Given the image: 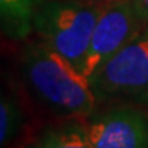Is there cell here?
<instances>
[{
    "mask_svg": "<svg viewBox=\"0 0 148 148\" xmlns=\"http://www.w3.org/2000/svg\"><path fill=\"white\" fill-rule=\"evenodd\" d=\"M21 75L37 103L58 116L90 115L97 104L89 78L41 40L22 49Z\"/></svg>",
    "mask_w": 148,
    "mask_h": 148,
    "instance_id": "6da1fadb",
    "label": "cell"
},
{
    "mask_svg": "<svg viewBox=\"0 0 148 148\" xmlns=\"http://www.w3.org/2000/svg\"><path fill=\"white\" fill-rule=\"evenodd\" d=\"M101 10V4L89 1L45 0L34 16L33 30L81 71Z\"/></svg>",
    "mask_w": 148,
    "mask_h": 148,
    "instance_id": "7a4b0ae2",
    "label": "cell"
},
{
    "mask_svg": "<svg viewBox=\"0 0 148 148\" xmlns=\"http://www.w3.org/2000/svg\"><path fill=\"white\" fill-rule=\"evenodd\" d=\"M97 101L148 104V25L89 78Z\"/></svg>",
    "mask_w": 148,
    "mask_h": 148,
    "instance_id": "3957f363",
    "label": "cell"
},
{
    "mask_svg": "<svg viewBox=\"0 0 148 148\" xmlns=\"http://www.w3.org/2000/svg\"><path fill=\"white\" fill-rule=\"evenodd\" d=\"M145 26L136 14L132 0L103 5L82 64V74L90 78L107 59L115 55Z\"/></svg>",
    "mask_w": 148,
    "mask_h": 148,
    "instance_id": "277c9868",
    "label": "cell"
},
{
    "mask_svg": "<svg viewBox=\"0 0 148 148\" xmlns=\"http://www.w3.org/2000/svg\"><path fill=\"white\" fill-rule=\"evenodd\" d=\"M84 125L93 148H148V112L132 104L96 114Z\"/></svg>",
    "mask_w": 148,
    "mask_h": 148,
    "instance_id": "5b68a950",
    "label": "cell"
},
{
    "mask_svg": "<svg viewBox=\"0 0 148 148\" xmlns=\"http://www.w3.org/2000/svg\"><path fill=\"white\" fill-rule=\"evenodd\" d=\"M1 27L8 37L22 38L33 30V21L45 0H0Z\"/></svg>",
    "mask_w": 148,
    "mask_h": 148,
    "instance_id": "8992f818",
    "label": "cell"
},
{
    "mask_svg": "<svg viewBox=\"0 0 148 148\" xmlns=\"http://www.w3.org/2000/svg\"><path fill=\"white\" fill-rule=\"evenodd\" d=\"M30 148H93L84 123L64 122L41 133Z\"/></svg>",
    "mask_w": 148,
    "mask_h": 148,
    "instance_id": "52a82bcc",
    "label": "cell"
},
{
    "mask_svg": "<svg viewBox=\"0 0 148 148\" xmlns=\"http://www.w3.org/2000/svg\"><path fill=\"white\" fill-rule=\"evenodd\" d=\"M25 123L23 108L15 95L1 92L0 101V143L1 147L10 144L21 133Z\"/></svg>",
    "mask_w": 148,
    "mask_h": 148,
    "instance_id": "ba28073f",
    "label": "cell"
},
{
    "mask_svg": "<svg viewBox=\"0 0 148 148\" xmlns=\"http://www.w3.org/2000/svg\"><path fill=\"white\" fill-rule=\"evenodd\" d=\"M132 3L140 21L148 25V0H132Z\"/></svg>",
    "mask_w": 148,
    "mask_h": 148,
    "instance_id": "9c48e42d",
    "label": "cell"
},
{
    "mask_svg": "<svg viewBox=\"0 0 148 148\" xmlns=\"http://www.w3.org/2000/svg\"><path fill=\"white\" fill-rule=\"evenodd\" d=\"M81 1H89V3H96V4L106 5L110 3H115V1H121V0H81Z\"/></svg>",
    "mask_w": 148,
    "mask_h": 148,
    "instance_id": "30bf717a",
    "label": "cell"
}]
</instances>
